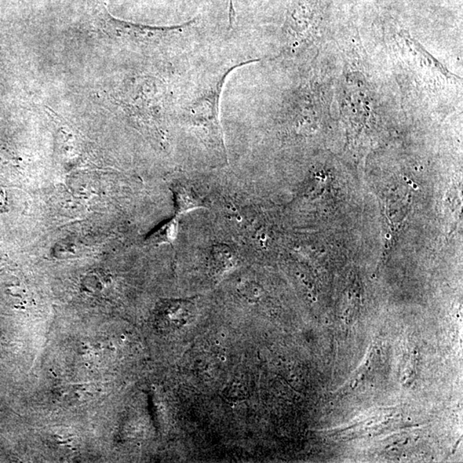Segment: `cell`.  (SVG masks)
I'll list each match as a JSON object with an SVG mask.
<instances>
[{
    "label": "cell",
    "instance_id": "ba28073f",
    "mask_svg": "<svg viewBox=\"0 0 463 463\" xmlns=\"http://www.w3.org/2000/svg\"><path fill=\"white\" fill-rule=\"evenodd\" d=\"M6 203V196L5 192L0 190V212L3 210Z\"/></svg>",
    "mask_w": 463,
    "mask_h": 463
},
{
    "label": "cell",
    "instance_id": "52a82bcc",
    "mask_svg": "<svg viewBox=\"0 0 463 463\" xmlns=\"http://www.w3.org/2000/svg\"><path fill=\"white\" fill-rule=\"evenodd\" d=\"M240 293L245 296L246 300L254 302L255 300L260 297V292L254 283H244L239 289Z\"/></svg>",
    "mask_w": 463,
    "mask_h": 463
},
{
    "label": "cell",
    "instance_id": "7a4b0ae2",
    "mask_svg": "<svg viewBox=\"0 0 463 463\" xmlns=\"http://www.w3.org/2000/svg\"><path fill=\"white\" fill-rule=\"evenodd\" d=\"M180 228V217H174L171 220L164 222L162 225L153 231L147 238L149 245H173L176 240Z\"/></svg>",
    "mask_w": 463,
    "mask_h": 463
},
{
    "label": "cell",
    "instance_id": "6da1fadb",
    "mask_svg": "<svg viewBox=\"0 0 463 463\" xmlns=\"http://www.w3.org/2000/svg\"><path fill=\"white\" fill-rule=\"evenodd\" d=\"M328 0H291L286 26L294 39L315 42L322 35Z\"/></svg>",
    "mask_w": 463,
    "mask_h": 463
},
{
    "label": "cell",
    "instance_id": "277c9868",
    "mask_svg": "<svg viewBox=\"0 0 463 463\" xmlns=\"http://www.w3.org/2000/svg\"><path fill=\"white\" fill-rule=\"evenodd\" d=\"M210 262L217 274L231 271L237 264V258L233 251L228 246L216 245L210 253Z\"/></svg>",
    "mask_w": 463,
    "mask_h": 463
},
{
    "label": "cell",
    "instance_id": "3957f363",
    "mask_svg": "<svg viewBox=\"0 0 463 463\" xmlns=\"http://www.w3.org/2000/svg\"><path fill=\"white\" fill-rule=\"evenodd\" d=\"M189 310L181 302H167L158 310V319L164 326H178L183 324L185 317L188 316Z\"/></svg>",
    "mask_w": 463,
    "mask_h": 463
},
{
    "label": "cell",
    "instance_id": "5b68a950",
    "mask_svg": "<svg viewBox=\"0 0 463 463\" xmlns=\"http://www.w3.org/2000/svg\"><path fill=\"white\" fill-rule=\"evenodd\" d=\"M173 193L176 216L180 217L182 214L190 211L203 209L201 202L189 189L182 185H176L173 188Z\"/></svg>",
    "mask_w": 463,
    "mask_h": 463
},
{
    "label": "cell",
    "instance_id": "8992f818",
    "mask_svg": "<svg viewBox=\"0 0 463 463\" xmlns=\"http://www.w3.org/2000/svg\"><path fill=\"white\" fill-rule=\"evenodd\" d=\"M246 389L242 385L231 384L224 391L225 396L232 400L244 399L246 397Z\"/></svg>",
    "mask_w": 463,
    "mask_h": 463
}]
</instances>
